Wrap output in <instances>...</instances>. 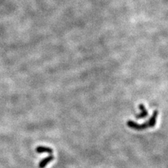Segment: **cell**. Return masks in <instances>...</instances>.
Masks as SVG:
<instances>
[{
	"instance_id": "3",
	"label": "cell",
	"mask_w": 168,
	"mask_h": 168,
	"mask_svg": "<svg viewBox=\"0 0 168 168\" xmlns=\"http://www.w3.org/2000/svg\"><path fill=\"white\" fill-rule=\"evenodd\" d=\"M53 160H54V156L53 155H51L48 157H46V158H43L42 161L39 162V167L44 168L45 167H46V165H47L49 162L53 161Z\"/></svg>"
},
{
	"instance_id": "4",
	"label": "cell",
	"mask_w": 168,
	"mask_h": 168,
	"mask_svg": "<svg viewBox=\"0 0 168 168\" xmlns=\"http://www.w3.org/2000/svg\"><path fill=\"white\" fill-rule=\"evenodd\" d=\"M36 152L38 153H50L51 154L53 153V149L49 147H38L36 148Z\"/></svg>"
},
{
	"instance_id": "2",
	"label": "cell",
	"mask_w": 168,
	"mask_h": 168,
	"mask_svg": "<svg viewBox=\"0 0 168 168\" xmlns=\"http://www.w3.org/2000/svg\"><path fill=\"white\" fill-rule=\"evenodd\" d=\"M139 109H140V111H141V113L139 114H137L135 116V117L137 119H144V118H146L148 115V110L146 108L145 106L143 104H139Z\"/></svg>"
},
{
	"instance_id": "1",
	"label": "cell",
	"mask_w": 168,
	"mask_h": 168,
	"mask_svg": "<svg viewBox=\"0 0 168 168\" xmlns=\"http://www.w3.org/2000/svg\"><path fill=\"white\" fill-rule=\"evenodd\" d=\"M158 111L155 110L153 111L152 116H151L149 120L146 121L142 124L137 123L133 120H128L127 122V125L129 128H130L135 130H144L148 128H153L156 124L157 118H158Z\"/></svg>"
}]
</instances>
